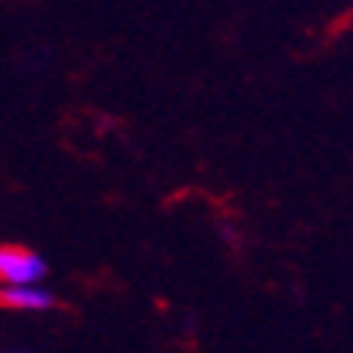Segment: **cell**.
<instances>
[{
  "instance_id": "obj_2",
  "label": "cell",
  "mask_w": 353,
  "mask_h": 353,
  "mask_svg": "<svg viewBox=\"0 0 353 353\" xmlns=\"http://www.w3.org/2000/svg\"><path fill=\"white\" fill-rule=\"evenodd\" d=\"M0 301H3V305H13V308L43 311L52 305V295L46 289H36V285H7V289H0Z\"/></svg>"
},
{
  "instance_id": "obj_1",
  "label": "cell",
  "mask_w": 353,
  "mask_h": 353,
  "mask_svg": "<svg viewBox=\"0 0 353 353\" xmlns=\"http://www.w3.org/2000/svg\"><path fill=\"white\" fill-rule=\"evenodd\" d=\"M46 276V263L30 250L0 246V282L7 285H36Z\"/></svg>"
}]
</instances>
